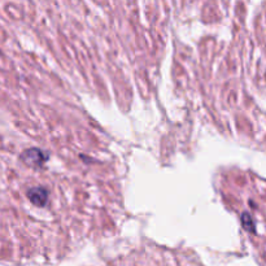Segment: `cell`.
<instances>
[{
	"label": "cell",
	"mask_w": 266,
	"mask_h": 266,
	"mask_svg": "<svg viewBox=\"0 0 266 266\" xmlns=\"http://www.w3.org/2000/svg\"><path fill=\"white\" fill-rule=\"evenodd\" d=\"M27 197L36 206H44L48 200V191L44 187H34L27 191Z\"/></svg>",
	"instance_id": "cell-2"
},
{
	"label": "cell",
	"mask_w": 266,
	"mask_h": 266,
	"mask_svg": "<svg viewBox=\"0 0 266 266\" xmlns=\"http://www.w3.org/2000/svg\"><path fill=\"white\" fill-rule=\"evenodd\" d=\"M21 158L26 165H30V167H42L43 164L47 161L48 156L47 153H44L43 151L38 148H30L26 149L24 153L21 154Z\"/></svg>",
	"instance_id": "cell-1"
}]
</instances>
